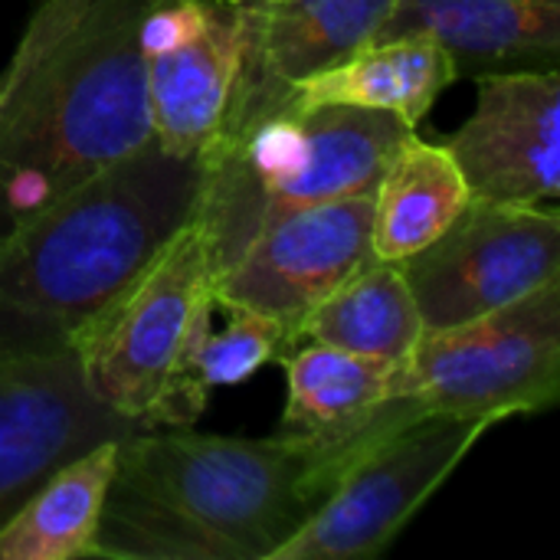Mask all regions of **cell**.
<instances>
[{
	"mask_svg": "<svg viewBox=\"0 0 560 560\" xmlns=\"http://www.w3.org/2000/svg\"><path fill=\"white\" fill-rule=\"evenodd\" d=\"M135 430L89 390L72 348H0V525L66 459Z\"/></svg>",
	"mask_w": 560,
	"mask_h": 560,
	"instance_id": "10",
	"label": "cell"
},
{
	"mask_svg": "<svg viewBox=\"0 0 560 560\" xmlns=\"http://www.w3.org/2000/svg\"><path fill=\"white\" fill-rule=\"evenodd\" d=\"M459 75L450 52L430 36L374 39L345 62L322 69L292 89L299 105H358L390 112L410 128Z\"/></svg>",
	"mask_w": 560,
	"mask_h": 560,
	"instance_id": "15",
	"label": "cell"
},
{
	"mask_svg": "<svg viewBox=\"0 0 560 560\" xmlns=\"http://www.w3.org/2000/svg\"><path fill=\"white\" fill-rule=\"evenodd\" d=\"M413 417L423 413L410 397H390L345 440L282 430L259 440L190 427L135 430L118 440L95 558L272 560L348 466Z\"/></svg>",
	"mask_w": 560,
	"mask_h": 560,
	"instance_id": "1",
	"label": "cell"
},
{
	"mask_svg": "<svg viewBox=\"0 0 560 560\" xmlns=\"http://www.w3.org/2000/svg\"><path fill=\"white\" fill-rule=\"evenodd\" d=\"M115 459L118 440H105L52 469L0 525V560L95 558Z\"/></svg>",
	"mask_w": 560,
	"mask_h": 560,
	"instance_id": "16",
	"label": "cell"
},
{
	"mask_svg": "<svg viewBox=\"0 0 560 560\" xmlns=\"http://www.w3.org/2000/svg\"><path fill=\"white\" fill-rule=\"evenodd\" d=\"M151 3H33L0 75V233L151 138Z\"/></svg>",
	"mask_w": 560,
	"mask_h": 560,
	"instance_id": "2",
	"label": "cell"
},
{
	"mask_svg": "<svg viewBox=\"0 0 560 560\" xmlns=\"http://www.w3.org/2000/svg\"><path fill=\"white\" fill-rule=\"evenodd\" d=\"M230 3H240V0H230Z\"/></svg>",
	"mask_w": 560,
	"mask_h": 560,
	"instance_id": "21",
	"label": "cell"
},
{
	"mask_svg": "<svg viewBox=\"0 0 560 560\" xmlns=\"http://www.w3.org/2000/svg\"><path fill=\"white\" fill-rule=\"evenodd\" d=\"M200 158L154 138L0 233V348L52 351L194 217Z\"/></svg>",
	"mask_w": 560,
	"mask_h": 560,
	"instance_id": "3",
	"label": "cell"
},
{
	"mask_svg": "<svg viewBox=\"0 0 560 560\" xmlns=\"http://www.w3.org/2000/svg\"><path fill=\"white\" fill-rule=\"evenodd\" d=\"M213 256L200 223L190 217L164 249L69 338L89 390L118 417L154 430L171 384L213 325Z\"/></svg>",
	"mask_w": 560,
	"mask_h": 560,
	"instance_id": "5",
	"label": "cell"
},
{
	"mask_svg": "<svg viewBox=\"0 0 560 560\" xmlns=\"http://www.w3.org/2000/svg\"><path fill=\"white\" fill-rule=\"evenodd\" d=\"M560 394V276L482 318L423 331L397 368L394 397L420 413L509 420Z\"/></svg>",
	"mask_w": 560,
	"mask_h": 560,
	"instance_id": "6",
	"label": "cell"
},
{
	"mask_svg": "<svg viewBox=\"0 0 560 560\" xmlns=\"http://www.w3.org/2000/svg\"><path fill=\"white\" fill-rule=\"evenodd\" d=\"M492 427L495 420L456 413H423L394 427L348 466L322 509L272 560L384 555Z\"/></svg>",
	"mask_w": 560,
	"mask_h": 560,
	"instance_id": "7",
	"label": "cell"
},
{
	"mask_svg": "<svg viewBox=\"0 0 560 560\" xmlns=\"http://www.w3.org/2000/svg\"><path fill=\"white\" fill-rule=\"evenodd\" d=\"M558 69L479 72L472 115L443 141L472 197L551 203L560 187Z\"/></svg>",
	"mask_w": 560,
	"mask_h": 560,
	"instance_id": "12",
	"label": "cell"
},
{
	"mask_svg": "<svg viewBox=\"0 0 560 560\" xmlns=\"http://www.w3.org/2000/svg\"><path fill=\"white\" fill-rule=\"evenodd\" d=\"M299 345L295 331L282 322L230 308V322L223 331H207V338L190 354L180 377L171 384L161 410L158 427H194V420L203 413L210 394L217 387H233L249 381L259 368L282 361Z\"/></svg>",
	"mask_w": 560,
	"mask_h": 560,
	"instance_id": "20",
	"label": "cell"
},
{
	"mask_svg": "<svg viewBox=\"0 0 560 560\" xmlns=\"http://www.w3.org/2000/svg\"><path fill=\"white\" fill-rule=\"evenodd\" d=\"M413 128L358 105L282 102L236 112L203 144L200 223L217 276L272 220L348 197H371Z\"/></svg>",
	"mask_w": 560,
	"mask_h": 560,
	"instance_id": "4",
	"label": "cell"
},
{
	"mask_svg": "<svg viewBox=\"0 0 560 560\" xmlns=\"http://www.w3.org/2000/svg\"><path fill=\"white\" fill-rule=\"evenodd\" d=\"M469 197L472 194L453 154L410 131L374 190V256L400 262L420 253L463 213Z\"/></svg>",
	"mask_w": 560,
	"mask_h": 560,
	"instance_id": "18",
	"label": "cell"
},
{
	"mask_svg": "<svg viewBox=\"0 0 560 560\" xmlns=\"http://www.w3.org/2000/svg\"><path fill=\"white\" fill-rule=\"evenodd\" d=\"M279 364L289 387L282 433L312 440H345L364 430L394 397L400 368L312 341L295 345Z\"/></svg>",
	"mask_w": 560,
	"mask_h": 560,
	"instance_id": "17",
	"label": "cell"
},
{
	"mask_svg": "<svg viewBox=\"0 0 560 560\" xmlns=\"http://www.w3.org/2000/svg\"><path fill=\"white\" fill-rule=\"evenodd\" d=\"M141 46L151 138L174 154H200L226 115L243 66L240 3L154 0Z\"/></svg>",
	"mask_w": 560,
	"mask_h": 560,
	"instance_id": "11",
	"label": "cell"
},
{
	"mask_svg": "<svg viewBox=\"0 0 560 560\" xmlns=\"http://www.w3.org/2000/svg\"><path fill=\"white\" fill-rule=\"evenodd\" d=\"M374 194L315 203L272 220L217 276V308H246L302 331L308 312L371 266Z\"/></svg>",
	"mask_w": 560,
	"mask_h": 560,
	"instance_id": "9",
	"label": "cell"
},
{
	"mask_svg": "<svg viewBox=\"0 0 560 560\" xmlns=\"http://www.w3.org/2000/svg\"><path fill=\"white\" fill-rule=\"evenodd\" d=\"M400 272L427 331L482 318L558 279V210L469 197L430 246L400 259Z\"/></svg>",
	"mask_w": 560,
	"mask_h": 560,
	"instance_id": "8",
	"label": "cell"
},
{
	"mask_svg": "<svg viewBox=\"0 0 560 560\" xmlns=\"http://www.w3.org/2000/svg\"><path fill=\"white\" fill-rule=\"evenodd\" d=\"M430 36L459 72L558 69L560 0H394L374 39Z\"/></svg>",
	"mask_w": 560,
	"mask_h": 560,
	"instance_id": "14",
	"label": "cell"
},
{
	"mask_svg": "<svg viewBox=\"0 0 560 560\" xmlns=\"http://www.w3.org/2000/svg\"><path fill=\"white\" fill-rule=\"evenodd\" d=\"M423 331L427 328L400 262L374 259L308 312L299 345L312 341L400 364L420 345Z\"/></svg>",
	"mask_w": 560,
	"mask_h": 560,
	"instance_id": "19",
	"label": "cell"
},
{
	"mask_svg": "<svg viewBox=\"0 0 560 560\" xmlns=\"http://www.w3.org/2000/svg\"><path fill=\"white\" fill-rule=\"evenodd\" d=\"M394 0H240L246 49L226 108H262L374 43Z\"/></svg>",
	"mask_w": 560,
	"mask_h": 560,
	"instance_id": "13",
	"label": "cell"
}]
</instances>
